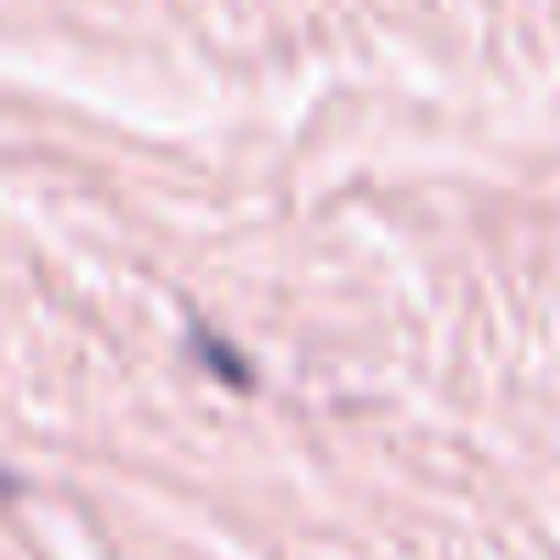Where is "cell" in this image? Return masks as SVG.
Masks as SVG:
<instances>
[{"instance_id": "6da1fadb", "label": "cell", "mask_w": 560, "mask_h": 560, "mask_svg": "<svg viewBox=\"0 0 560 560\" xmlns=\"http://www.w3.org/2000/svg\"><path fill=\"white\" fill-rule=\"evenodd\" d=\"M192 347H198V358H203L209 369H220V380H225V385H247V380H253V374H247L242 363H231V358H225V352H231L225 341H214V336L192 330Z\"/></svg>"}]
</instances>
